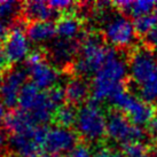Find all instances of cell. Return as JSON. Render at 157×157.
Here are the masks:
<instances>
[{"mask_svg":"<svg viewBox=\"0 0 157 157\" xmlns=\"http://www.w3.org/2000/svg\"><path fill=\"white\" fill-rule=\"evenodd\" d=\"M47 128L38 126L10 134L8 147L17 157H44V138Z\"/></svg>","mask_w":157,"mask_h":157,"instance_id":"cell-9","label":"cell"},{"mask_svg":"<svg viewBox=\"0 0 157 157\" xmlns=\"http://www.w3.org/2000/svg\"><path fill=\"white\" fill-rule=\"evenodd\" d=\"M128 76L136 87L150 82L157 76V59L150 48L140 47L128 60Z\"/></svg>","mask_w":157,"mask_h":157,"instance_id":"cell-10","label":"cell"},{"mask_svg":"<svg viewBox=\"0 0 157 157\" xmlns=\"http://www.w3.org/2000/svg\"><path fill=\"white\" fill-rule=\"evenodd\" d=\"M107 135L111 141L122 146L133 142H144L146 140L144 127L134 125L118 110H113L107 115Z\"/></svg>","mask_w":157,"mask_h":157,"instance_id":"cell-7","label":"cell"},{"mask_svg":"<svg viewBox=\"0 0 157 157\" xmlns=\"http://www.w3.org/2000/svg\"><path fill=\"white\" fill-rule=\"evenodd\" d=\"M149 131H150L151 135L157 139V115L153 118V121L149 124Z\"/></svg>","mask_w":157,"mask_h":157,"instance_id":"cell-30","label":"cell"},{"mask_svg":"<svg viewBox=\"0 0 157 157\" xmlns=\"http://www.w3.org/2000/svg\"><path fill=\"white\" fill-rule=\"evenodd\" d=\"M26 35L30 43L51 44L56 36V25L53 22H31L26 28Z\"/></svg>","mask_w":157,"mask_h":157,"instance_id":"cell-15","label":"cell"},{"mask_svg":"<svg viewBox=\"0 0 157 157\" xmlns=\"http://www.w3.org/2000/svg\"><path fill=\"white\" fill-rule=\"evenodd\" d=\"M146 41H147L149 48H153L154 51H157V25L149 33L146 35Z\"/></svg>","mask_w":157,"mask_h":157,"instance_id":"cell-28","label":"cell"},{"mask_svg":"<svg viewBox=\"0 0 157 157\" xmlns=\"http://www.w3.org/2000/svg\"><path fill=\"white\" fill-rule=\"evenodd\" d=\"M110 103L136 126L142 127L150 124L156 116L153 105L144 101L140 96L132 94L131 92L123 91L118 93L110 100Z\"/></svg>","mask_w":157,"mask_h":157,"instance_id":"cell-6","label":"cell"},{"mask_svg":"<svg viewBox=\"0 0 157 157\" xmlns=\"http://www.w3.org/2000/svg\"><path fill=\"white\" fill-rule=\"evenodd\" d=\"M5 51L10 63H20L26 61L30 56V40L22 25L13 24L9 35L4 41Z\"/></svg>","mask_w":157,"mask_h":157,"instance_id":"cell-13","label":"cell"},{"mask_svg":"<svg viewBox=\"0 0 157 157\" xmlns=\"http://www.w3.org/2000/svg\"><path fill=\"white\" fill-rule=\"evenodd\" d=\"M77 113H78V110H76L75 105H63L56 110V113L54 115V119L59 126L70 128V126L76 124Z\"/></svg>","mask_w":157,"mask_h":157,"instance_id":"cell-21","label":"cell"},{"mask_svg":"<svg viewBox=\"0 0 157 157\" xmlns=\"http://www.w3.org/2000/svg\"><path fill=\"white\" fill-rule=\"evenodd\" d=\"M28 71L25 68L16 67L4 76L0 85V101L6 108H14L18 105L20 95L26 84Z\"/></svg>","mask_w":157,"mask_h":157,"instance_id":"cell-12","label":"cell"},{"mask_svg":"<svg viewBox=\"0 0 157 157\" xmlns=\"http://www.w3.org/2000/svg\"><path fill=\"white\" fill-rule=\"evenodd\" d=\"M128 75V62L115 48L109 47L105 61L98 70L91 84L92 101L100 103L110 101L118 93L125 91Z\"/></svg>","mask_w":157,"mask_h":157,"instance_id":"cell-1","label":"cell"},{"mask_svg":"<svg viewBox=\"0 0 157 157\" xmlns=\"http://www.w3.org/2000/svg\"><path fill=\"white\" fill-rule=\"evenodd\" d=\"M113 5L118 9L133 18H138L144 15H148L157 10V1L153 0H135V1H116Z\"/></svg>","mask_w":157,"mask_h":157,"instance_id":"cell-17","label":"cell"},{"mask_svg":"<svg viewBox=\"0 0 157 157\" xmlns=\"http://www.w3.org/2000/svg\"><path fill=\"white\" fill-rule=\"evenodd\" d=\"M10 64H12V63H10V61H9L7 54H6L4 43H2V41H0V71L7 70Z\"/></svg>","mask_w":157,"mask_h":157,"instance_id":"cell-27","label":"cell"},{"mask_svg":"<svg viewBox=\"0 0 157 157\" xmlns=\"http://www.w3.org/2000/svg\"><path fill=\"white\" fill-rule=\"evenodd\" d=\"M7 111H6V107L5 105L0 101V124H4L5 121H6V117H7Z\"/></svg>","mask_w":157,"mask_h":157,"instance_id":"cell-31","label":"cell"},{"mask_svg":"<svg viewBox=\"0 0 157 157\" xmlns=\"http://www.w3.org/2000/svg\"><path fill=\"white\" fill-rule=\"evenodd\" d=\"M22 12L32 22H52L57 15L51 5L45 1H28L23 6Z\"/></svg>","mask_w":157,"mask_h":157,"instance_id":"cell-16","label":"cell"},{"mask_svg":"<svg viewBox=\"0 0 157 157\" xmlns=\"http://www.w3.org/2000/svg\"><path fill=\"white\" fill-rule=\"evenodd\" d=\"M77 144L76 132L57 125L47 128L44 138V151L51 156H62L63 154L71 153Z\"/></svg>","mask_w":157,"mask_h":157,"instance_id":"cell-11","label":"cell"},{"mask_svg":"<svg viewBox=\"0 0 157 157\" xmlns=\"http://www.w3.org/2000/svg\"><path fill=\"white\" fill-rule=\"evenodd\" d=\"M45 157H62V156H45Z\"/></svg>","mask_w":157,"mask_h":157,"instance_id":"cell-33","label":"cell"},{"mask_svg":"<svg viewBox=\"0 0 157 157\" xmlns=\"http://www.w3.org/2000/svg\"><path fill=\"white\" fill-rule=\"evenodd\" d=\"M20 10H22V8H20V4L16 1H0V22L12 23Z\"/></svg>","mask_w":157,"mask_h":157,"instance_id":"cell-22","label":"cell"},{"mask_svg":"<svg viewBox=\"0 0 157 157\" xmlns=\"http://www.w3.org/2000/svg\"><path fill=\"white\" fill-rule=\"evenodd\" d=\"M156 157H157V155H156Z\"/></svg>","mask_w":157,"mask_h":157,"instance_id":"cell-34","label":"cell"},{"mask_svg":"<svg viewBox=\"0 0 157 157\" xmlns=\"http://www.w3.org/2000/svg\"><path fill=\"white\" fill-rule=\"evenodd\" d=\"M75 126L84 140L99 142L107 135V115L99 103L90 101L79 108Z\"/></svg>","mask_w":157,"mask_h":157,"instance_id":"cell-4","label":"cell"},{"mask_svg":"<svg viewBox=\"0 0 157 157\" xmlns=\"http://www.w3.org/2000/svg\"><path fill=\"white\" fill-rule=\"evenodd\" d=\"M18 107L20 110L30 113L38 126L47 125L59 109L51 99L48 91H43L32 83H26L23 87Z\"/></svg>","mask_w":157,"mask_h":157,"instance_id":"cell-3","label":"cell"},{"mask_svg":"<svg viewBox=\"0 0 157 157\" xmlns=\"http://www.w3.org/2000/svg\"><path fill=\"white\" fill-rule=\"evenodd\" d=\"M105 38L95 32H90L80 40L78 55L74 63L75 72L79 77L94 76L100 69L108 54Z\"/></svg>","mask_w":157,"mask_h":157,"instance_id":"cell-2","label":"cell"},{"mask_svg":"<svg viewBox=\"0 0 157 157\" xmlns=\"http://www.w3.org/2000/svg\"><path fill=\"white\" fill-rule=\"evenodd\" d=\"M102 35L111 46L119 49L133 47L138 39L133 21L124 14L113 12L102 22Z\"/></svg>","mask_w":157,"mask_h":157,"instance_id":"cell-5","label":"cell"},{"mask_svg":"<svg viewBox=\"0 0 157 157\" xmlns=\"http://www.w3.org/2000/svg\"><path fill=\"white\" fill-rule=\"evenodd\" d=\"M25 69L31 83L43 91H49L55 87L60 79L56 67L53 66L39 51L31 53L26 60Z\"/></svg>","mask_w":157,"mask_h":157,"instance_id":"cell-8","label":"cell"},{"mask_svg":"<svg viewBox=\"0 0 157 157\" xmlns=\"http://www.w3.org/2000/svg\"><path fill=\"white\" fill-rule=\"evenodd\" d=\"M48 4L51 5L56 13H62V12H70L72 8H75L77 4L74 1H69V0H53L49 1Z\"/></svg>","mask_w":157,"mask_h":157,"instance_id":"cell-26","label":"cell"},{"mask_svg":"<svg viewBox=\"0 0 157 157\" xmlns=\"http://www.w3.org/2000/svg\"><path fill=\"white\" fill-rule=\"evenodd\" d=\"M7 144H8V138L6 136V134H5L4 131H1V130H0V156L4 154Z\"/></svg>","mask_w":157,"mask_h":157,"instance_id":"cell-29","label":"cell"},{"mask_svg":"<svg viewBox=\"0 0 157 157\" xmlns=\"http://www.w3.org/2000/svg\"><path fill=\"white\" fill-rule=\"evenodd\" d=\"M4 124L6 130L10 134H15V133H20V132H24L38 127L30 113L22 111V110H15V111L9 113Z\"/></svg>","mask_w":157,"mask_h":157,"instance_id":"cell-18","label":"cell"},{"mask_svg":"<svg viewBox=\"0 0 157 157\" xmlns=\"http://www.w3.org/2000/svg\"><path fill=\"white\" fill-rule=\"evenodd\" d=\"M125 157H151L148 146L144 142H133L123 146Z\"/></svg>","mask_w":157,"mask_h":157,"instance_id":"cell-24","label":"cell"},{"mask_svg":"<svg viewBox=\"0 0 157 157\" xmlns=\"http://www.w3.org/2000/svg\"><path fill=\"white\" fill-rule=\"evenodd\" d=\"M140 98L148 103H157V76L150 82L138 87Z\"/></svg>","mask_w":157,"mask_h":157,"instance_id":"cell-23","label":"cell"},{"mask_svg":"<svg viewBox=\"0 0 157 157\" xmlns=\"http://www.w3.org/2000/svg\"><path fill=\"white\" fill-rule=\"evenodd\" d=\"M64 91L69 105H76L83 103L88 98L91 93V85H88L87 82L82 77H76L67 83Z\"/></svg>","mask_w":157,"mask_h":157,"instance_id":"cell-20","label":"cell"},{"mask_svg":"<svg viewBox=\"0 0 157 157\" xmlns=\"http://www.w3.org/2000/svg\"><path fill=\"white\" fill-rule=\"evenodd\" d=\"M93 157H125V155L123 151H119L116 148L102 146L93 153Z\"/></svg>","mask_w":157,"mask_h":157,"instance_id":"cell-25","label":"cell"},{"mask_svg":"<svg viewBox=\"0 0 157 157\" xmlns=\"http://www.w3.org/2000/svg\"><path fill=\"white\" fill-rule=\"evenodd\" d=\"M2 79H4V77L1 76V72H0V85H1V83H2Z\"/></svg>","mask_w":157,"mask_h":157,"instance_id":"cell-32","label":"cell"},{"mask_svg":"<svg viewBox=\"0 0 157 157\" xmlns=\"http://www.w3.org/2000/svg\"><path fill=\"white\" fill-rule=\"evenodd\" d=\"M55 25L56 36L60 39L77 40L82 35V22L72 14H67L62 16Z\"/></svg>","mask_w":157,"mask_h":157,"instance_id":"cell-19","label":"cell"},{"mask_svg":"<svg viewBox=\"0 0 157 157\" xmlns=\"http://www.w3.org/2000/svg\"><path fill=\"white\" fill-rule=\"evenodd\" d=\"M80 43L77 40H66L56 38L48 46V55L56 67L67 68L74 66L75 60L78 55Z\"/></svg>","mask_w":157,"mask_h":157,"instance_id":"cell-14","label":"cell"}]
</instances>
